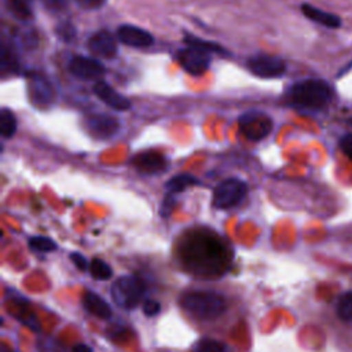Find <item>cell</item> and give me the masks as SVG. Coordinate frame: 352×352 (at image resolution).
Returning a JSON list of instances; mask_svg holds the SVG:
<instances>
[{
    "mask_svg": "<svg viewBox=\"0 0 352 352\" xmlns=\"http://www.w3.org/2000/svg\"><path fill=\"white\" fill-rule=\"evenodd\" d=\"M195 352H226V348L221 342L210 338H204L197 344Z\"/></svg>",
    "mask_w": 352,
    "mask_h": 352,
    "instance_id": "obj_26",
    "label": "cell"
},
{
    "mask_svg": "<svg viewBox=\"0 0 352 352\" xmlns=\"http://www.w3.org/2000/svg\"><path fill=\"white\" fill-rule=\"evenodd\" d=\"M55 33H56V36H58L62 41L70 43V41H73V40L76 38L77 30H76V28H74V25H73L72 22H69V21H62L60 23L56 25Z\"/></svg>",
    "mask_w": 352,
    "mask_h": 352,
    "instance_id": "obj_25",
    "label": "cell"
},
{
    "mask_svg": "<svg viewBox=\"0 0 352 352\" xmlns=\"http://www.w3.org/2000/svg\"><path fill=\"white\" fill-rule=\"evenodd\" d=\"M183 41L186 45H191V47H197V48H201L204 51H208L210 54L216 52V54H227V51L217 43H213V41H208V40H204L201 37H197L194 34H184L183 37Z\"/></svg>",
    "mask_w": 352,
    "mask_h": 352,
    "instance_id": "obj_19",
    "label": "cell"
},
{
    "mask_svg": "<svg viewBox=\"0 0 352 352\" xmlns=\"http://www.w3.org/2000/svg\"><path fill=\"white\" fill-rule=\"evenodd\" d=\"M29 246L33 250L41 252V253H50L58 249V245L55 243V241H52L48 236H32L29 239Z\"/></svg>",
    "mask_w": 352,
    "mask_h": 352,
    "instance_id": "obj_24",
    "label": "cell"
},
{
    "mask_svg": "<svg viewBox=\"0 0 352 352\" xmlns=\"http://www.w3.org/2000/svg\"><path fill=\"white\" fill-rule=\"evenodd\" d=\"M182 308L201 320H212L227 309L226 298L214 292H190L180 298Z\"/></svg>",
    "mask_w": 352,
    "mask_h": 352,
    "instance_id": "obj_2",
    "label": "cell"
},
{
    "mask_svg": "<svg viewBox=\"0 0 352 352\" xmlns=\"http://www.w3.org/2000/svg\"><path fill=\"white\" fill-rule=\"evenodd\" d=\"M201 182L194 176V175H190V173H180V175H176L173 177H170L166 184H165V190L166 192H170V194H177V192H182L183 190H186L187 187L190 186H197Z\"/></svg>",
    "mask_w": 352,
    "mask_h": 352,
    "instance_id": "obj_17",
    "label": "cell"
},
{
    "mask_svg": "<svg viewBox=\"0 0 352 352\" xmlns=\"http://www.w3.org/2000/svg\"><path fill=\"white\" fill-rule=\"evenodd\" d=\"M16 132V117L15 114L7 109L3 107L0 111V133L4 139H10Z\"/></svg>",
    "mask_w": 352,
    "mask_h": 352,
    "instance_id": "obj_21",
    "label": "cell"
},
{
    "mask_svg": "<svg viewBox=\"0 0 352 352\" xmlns=\"http://www.w3.org/2000/svg\"><path fill=\"white\" fill-rule=\"evenodd\" d=\"M246 66L254 76L261 78H275L286 72L285 60L276 55L268 54L250 56L246 62Z\"/></svg>",
    "mask_w": 352,
    "mask_h": 352,
    "instance_id": "obj_6",
    "label": "cell"
},
{
    "mask_svg": "<svg viewBox=\"0 0 352 352\" xmlns=\"http://www.w3.org/2000/svg\"><path fill=\"white\" fill-rule=\"evenodd\" d=\"M0 66H1V72L6 73H16L19 69V62H18V56L14 51L12 47L7 45V43L3 41L1 44V52H0Z\"/></svg>",
    "mask_w": 352,
    "mask_h": 352,
    "instance_id": "obj_18",
    "label": "cell"
},
{
    "mask_svg": "<svg viewBox=\"0 0 352 352\" xmlns=\"http://www.w3.org/2000/svg\"><path fill=\"white\" fill-rule=\"evenodd\" d=\"M82 305L84 308L92 314L94 316L99 318V319H110L111 318V307L109 305V302L100 297L99 294L94 293V292H87L82 297Z\"/></svg>",
    "mask_w": 352,
    "mask_h": 352,
    "instance_id": "obj_15",
    "label": "cell"
},
{
    "mask_svg": "<svg viewBox=\"0 0 352 352\" xmlns=\"http://www.w3.org/2000/svg\"><path fill=\"white\" fill-rule=\"evenodd\" d=\"M333 89L329 82L319 78H305L293 84L289 89V100L293 106L305 110L323 109L331 99Z\"/></svg>",
    "mask_w": 352,
    "mask_h": 352,
    "instance_id": "obj_1",
    "label": "cell"
},
{
    "mask_svg": "<svg viewBox=\"0 0 352 352\" xmlns=\"http://www.w3.org/2000/svg\"><path fill=\"white\" fill-rule=\"evenodd\" d=\"M348 122L352 125V118H349V120H348Z\"/></svg>",
    "mask_w": 352,
    "mask_h": 352,
    "instance_id": "obj_34",
    "label": "cell"
},
{
    "mask_svg": "<svg viewBox=\"0 0 352 352\" xmlns=\"http://www.w3.org/2000/svg\"><path fill=\"white\" fill-rule=\"evenodd\" d=\"M6 7L14 18L22 22L29 21L33 16L32 8L26 0H6Z\"/></svg>",
    "mask_w": 352,
    "mask_h": 352,
    "instance_id": "obj_20",
    "label": "cell"
},
{
    "mask_svg": "<svg viewBox=\"0 0 352 352\" xmlns=\"http://www.w3.org/2000/svg\"><path fill=\"white\" fill-rule=\"evenodd\" d=\"M84 126L91 136L96 139H109L118 132L120 122L113 116H109L104 113H96V114H88L84 118Z\"/></svg>",
    "mask_w": 352,
    "mask_h": 352,
    "instance_id": "obj_8",
    "label": "cell"
},
{
    "mask_svg": "<svg viewBox=\"0 0 352 352\" xmlns=\"http://www.w3.org/2000/svg\"><path fill=\"white\" fill-rule=\"evenodd\" d=\"M76 3H77L82 10L94 11V10H99L100 7H103V4L106 3V0H76Z\"/></svg>",
    "mask_w": 352,
    "mask_h": 352,
    "instance_id": "obj_30",
    "label": "cell"
},
{
    "mask_svg": "<svg viewBox=\"0 0 352 352\" xmlns=\"http://www.w3.org/2000/svg\"><path fill=\"white\" fill-rule=\"evenodd\" d=\"M301 11L302 14L314 21L315 23H319L324 28H331V29H336L341 25V19L340 16H337L336 14H331V12H327V11H323L318 7H314L311 4H302L301 6Z\"/></svg>",
    "mask_w": 352,
    "mask_h": 352,
    "instance_id": "obj_16",
    "label": "cell"
},
{
    "mask_svg": "<svg viewBox=\"0 0 352 352\" xmlns=\"http://www.w3.org/2000/svg\"><path fill=\"white\" fill-rule=\"evenodd\" d=\"M144 294V283L135 275H122L111 286L113 301L124 308L133 309L139 305Z\"/></svg>",
    "mask_w": 352,
    "mask_h": 352,
    "instance_id": "obj_3",
    "label": "cell"
},
{
    "mask_svg": "<svg viewBox=\"0 0 352 352\" xmlns=\"http://www.w3.org/2000/svg\"><path fill=\"white\" fill-rule=\"evenodd\" d=\"M94 94L109 107L118 110V111H125L131 107V102L126 96L121 95L117 92L109 82L103 80H98L92 88Z\"/></svg>",
    "mask_w": 352,
    "mask_h": 352,
    "instance_id": "obj_11",
    "label": "cell"
},
{
    "mask_svg": "<svg viewBox=\"0 0 352 352\" xmlns=\"http://www.w3.org/2000/svg\"><path fill=\"white\" fill-rule=\"evenodd\" d=\"M70 260H72V263H73L78 270H81V271H85V270L89 267L87 258H85L81 253H77V252L72 253V254H70Z\"/></svg>",
    "mask_w": 352,
    "mask_h": 352,
    "instance_id": "obj_32",
    "label": "cell"
},
{
    "mask_svg": "<svg viewBox=\"0 0 352 352\" xmlns=\"http://www.w3.org/2000/svg\"><path fill=\"white\" fill-rule=\"evenodd\" d=\"M176 60L179 65L192 76L204 74L210 65V52L197 47L186 45L176 52Z\"/></svg>",
    "mask_w": 352,
    "mask_h": 352,
    "instance_id": "obj_7",
    "label": "cell"
},
{
    "mask_svg": "<svg viewBox=\"0 0 352 352\" xmlns=\"http://www.w3.org/2000/svg\"><path fill=\"white\" fill-rule=\"evenodd\" d=\"M340 148L341 151L352 161V133L344 135L340 140Z\"/></svg>",
    "mask_w": 352,
    "mask_h": 352,
    "instance_id": "obj_29",
    "label": "cell"
},
{
    "mask_svg": "<svg viewBox=\"0 0 352 352\" xmlns=\"http://www.w3.org/2000/svg\"><path fill=\"white\" fill-rule=\"evenodd\" d=\"M337 315L345 320L352 322V292L342 294L337 301Z\"/></svg>",
    "mask_w": 352,
    "mask_h": 352,
    "instance_id": "obj_23",
    "label": "cell"
},
{
    "mask_svg": "<svg viewBox=\"0 0 352 352\" xmlns=\"http://www.w3.org/2000/svg\"><path fill=\"white\" fill-rule=\"evenodd\" d=\"M117 38L133 48H147L154 43V37L147 30L133 25H121L117 29Z\"/></svg>",
    "mask_w": 352,
    "mask_h": 352,
    "instance_id": "obj_12",
    "label": "cell"
},
{
    "mask_svg": "<svg viewBox=\"0 0 352 352\" xmlns=\"http://www.w3.org/2000/svg\"><path fill=\"white\" fill-rule=\"evenodd\" d=\"M28 94L30 102L37 107H47L54 100V88L51 82L38 73H32L28 77Z\"/></svg>",
    "mask_w": 352,
    "mask_h": 352,
    "instance_id": "obj_10",
    "label": "cell"
},
{
    "mask_svg": "<svg viewBox=\"0 0 352 352\" xmlns=\"http://www.w3.org/2000/svg\"><path fill=\"white\" fill-rule=\"evenodd\" d=\"M89 272H91V275L95 279H99V280H106V279H109L113 275L111 267L106 261H103L100 258L91 260V263H89Z\"/></svg>",
    "mask_w": 352,
    "mask_h": 352,
    "instance_id": "obj_22",
    "label": "cell"
},
{
    "mask_svg": "<svg viewBox=\"0 0 352 352\" xmlns=\"http://www.w3.org/2000/svg\"><path fill=\"white\" fill-rule=\"evenodd\" d=\"M160 311H161V305L158 301L146 300L143 302V312L146 314V316H155L160 314Z\"/></svg>",
    "mask_w": 352,
    "mask_h": 352,
    "instance_id": "obj_28",
    "label": "cell"
},
{
    "mask_svg": "<svg viewBox=\"0 0 352 352\" xmlns=\"http://www.w3.org/2000/svg\"><path fill=\"white\" fill-rule=\"evenodd\" d=\"M89 51L100 58H114L117 55V43L111 33L107 30H99L94 33L87 43Z\"/></svg>",
    "mask_w": 352,
    "mask_h": 352,
    "instance_id": "obj_13",
    "label": "cell"
},
{
    "mask_svg": "<svg viewBox=\"0 0 352 352\" xmlns=\"http://www.w3.org/2000/svg\"><path fill=\"white\" fill-rule=\"evenodd\" d=\"M69 72L80 80H100L106 69L103 63L95 58L76 55L69 60Z\"/></svg>",
    "mask_w": 352,
    "mask_h": 352,
    "instance_id": "obj_9",
    "label": "cell"
},
{
    "mask_svg": "<svg viewBox=\"0 0 352 352\" xmlns=\"http://www.w3.org/2000/svg\"><path fill=\"white\" fill-rule=\"evenodd\" d=\"M41 3L51 12H60L66 7V0H41Z\"/></svg>",
    "mask_w": 352,
    "mask_h": 352,
    "instance_id": "obj_31",
    "label": "cell"
},
{
    "mask_svg": "<svg viewBox=\"0 0 352 352\" xmlns=\"http://www.w3.org/2000/svg\"><path fill=\"white\" fill-rule=\"evenodd\" d=\"M73 352H94L87 344H77L73 346Z\"/></svg>",
    "mask_w": 352,
    "mask_h": 352,
    "instance_id": "obj_33",
    "label": "cell"
},
{
    "mask_svg": "<svg viewBox=\"0 0 352 352\" xmlns=\"http://www.w3.org/2000/svg\"><path fill=\"white\" fill-rule=\"evenodd\" d=\"M175 204H176V201H175V194L166 192V195L164 197L162 204H161V210H160L161 216H162V217H168V216L172 213V210H173V208H175Z\"/></svg>",
    "mask_w": 352,
    "mask_h": 352,
    "instance_id": "obj_27",
    "label": "cell"
},
{
    "mask_svg": "<svg viewBox=\"0 0 352 352\" xmlns=\"http://www.w3.org/2000/svg\"><path fill=\"white\" fill-rule=\"evenodd\" d=\"M239 129L242 135L253 142L267 138L272 131V120L263 111L250 110L239 117Z\"/></svg>",
    "mask_w": 352,
    "mask_h": 352,
    "instance_id": "obj_5",
    "label": "cell"
},
{
    "mask_svg": "<svg viewBox=\"0 0 352 352\" xmlns=\"http://www.w3.org/2000/svg\"><path fill=\"white\" fill-rule=\"evenodd\" d=\"M133 166L143 173H155L166 166L165 157L158 151H143L132 158Z\"/></svg>",
    "mask_w": 352,
    "mask_h": 352,
    "instance_id": "obj_14",
    "label": "cell"
},
{
    "mask_svg": "<svg viewBox=\"0 0 352 352\" xmlns=\"http://www.w3.org/2000/svg\"><path fill=\"white\" fill-rule=\"evenodd\" d=\"M248 192V184L238 177L223 180L213 191L212 204L217 209H230L238 205Z\"/></svg>",
    "mask_w": 352,
    "mask_h": 352,
    "instance_id": "obj_4",
    "label": "cell"
}]
</instances>
